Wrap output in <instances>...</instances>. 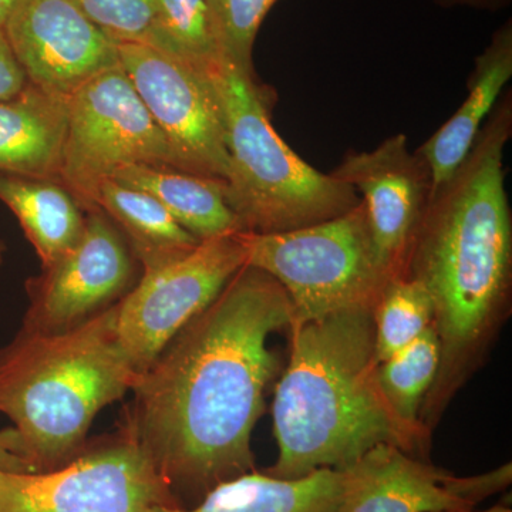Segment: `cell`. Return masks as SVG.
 Segmentation results:
<instances>
[{"label": "cell", "mask_w": 512, "mask_h": 512, "mask_svg": "<svg viewBox=\"0 0 512 512\" xmlns=\"http://www.w3.org/2000/svg\"><path fill=\"white\" fill-rule=\"evenodd\" d=\"M292 320L285 289L245 265L138 376L124 424L180 507L255 471L252 433L281 367L268 340Z\"/></svg>", "instance_id": "1"}, {"label": "cell", "mask_w": 512, "mask_h": 512, "mask_svg": "<svg viewBox=\"0 0 512 512\" xmlns=\"http://www.w3.org/2000/svg\"><path fill=\"white\" fill-rule=\"evenodd\" d=\"M512 92L497 106L454 173L431 191L403 276L433 303L440 365L419 420L433 431L494 348L512 309V217L505 151Z\"/></svg>", "instance_id": "2"}, {"label": "cell", "mask_w": 512, "mask_h": 512, "mask_svg": "<svg viewBox=\"0 0 512 512\" xmlns=\"http://www.w3.org/2000/svg\"><path fill=\"white\" fill-rule=\"evenodd\" d=\"M288 332L272 404L278 458L266 474L343 470L380 444L426 458L430 436L397 419L377 382L373 308L292 320Z\"/></svg>", "instance_id": "3"}, {"label": "cell", "mask_w": 512, "mask_h": 512, "mask_svg": "<svg viewBox=\"0 0 512 512\" xmlns=\"http://www.w3.org/2000/svg\"><path fill=\"white\" fill-rule=\"evenodd\" d=\"M116 303L64 332L20 329L0 350V413L35 473L79 456L97 414L137 382L117 335Z\"/></svg>", "instance_id": "4"}, {"label": "cell", "mask_w": 512, "mask_h": 512, "mask_svg": "<svg viewBox=\"0 0 512 512\" xmlns=\"http://www.w3.org/2000/svg\"><path fill=\"white\" fill-rule=\"evenodd\" d=\"M225 127V192L241 232L275 234L340 217L360 204L350 185L299 157L271 121V90L224 60L210 70Z\"/></svg>", "instance_id": "5"}, {"label": "cell", "mask_w": 512, "mask_h": 512, "mask_svg": "<svg viewBox=\"0 0 512 512\" xmlns=\"http://www.w3.org/2000/svg\"><path fill=\"white\" fill-rule=\"evenodd\" d=\"M247 265L275 279L292 303L293 320L353 308H375L390 276L380 261L365 205L292 231L238 232Z\"/></svg>", "instance_id": "6"}, {"label": "cell", "mask_w": 512, "mask_h": 512, "mask_svg": "<svg viewBox=\"0 0 512 512\" xmlns=\"http://www.w3.org/2000/svg\"><path fill=\"white\" fill-rule=\"evenodd\" d=\"M130 165L177 168L167 140L119 64L69 97L57 181L89 211L97 208L100 185Z\"/></svg>", "instance_id": "7"}, {"label": "cell", "mask_w": 512, "mask_h": 512, "mask_svg": "<svg viewBox=\"0 0 512 512\" xmlns=\"http://www.w3.org/2000/svg\"><path fill=\"white\" fill-rule=\"evenodd\" d=\"M160 505L180 507L124 423L55 470L0 471V512H151Z\"/></svg>", "instance_id": "8"}, {"label": "cell", "mask_w": 512, "mask_h": 512, "mask_svg": "<svg viewBox=\"0 0 512 512\" xmlns=\"http://www.w3.org/2000/svg\"><path fill=\"white\" fill-rule=\"evenodd\" d=\"M245 265V249L235 232L205 239L188 254L144 271L116 303L120 345L138 376Z\"/></svg>", "instance_id": "9"}, {"label": "cell", "mask_w": 512, "mask_h": 512, "mask_svg": "<svg viewBox=\"0 0 512 512\" xmlns=\"http://www.w3.org/2000/svg\"><path fill=\"white\" fill-rule=\"evenodd\" d=\"M120 66L173 151L178 170L227 180L220 100L210 76L146 43H119Z\"/></svg>", "instance_id": "10"}, {"label": "cell", "mask_w": 512, "mask_h": 512, "mask_svg": "<svg viewBox=\"0 0 512 512\" xmlns=\"http://www.w3.org/2000/svg\"><path fill=\"white\" fill-rule=\"evenodd\" d=\"M133 275V255L120 229L100 208L86 211L79 242L26 284L29 308L22 329H72L119 302Z\"/></svg>", "instance_id": "11"}, {"label": "cell", "mask_w": 512, "mask_h": 512, "mask_svg": "<svg viewBox=\"0 0 512 512\" xmlns=\"http://www.w3.org/2000/svg\"><path fill=\"white\" fill-rule=\"evenodd\" d=\"M28 82L70 97L119 66V47L94 25L77 0H16L3 25Z\"/></svg>", "instance_id": "12"}, {"label": "cell", "mask_w": 512, "mask_h": 512, "mask_svg": "<svg viewBox=\"0 0 512 512\" xmlns=\"http://www.w3.org/2000/svg\"><path fill=\"white\" fill-rule=\"evenodd\" d=\"M343 471L345 512L474 510L512 481L511 463L458 477L393 444L372 448Z\"/></svg>", "instance_id": "13"}, {"label": "cell", "mask_w": 512, "mask_h": 512, "mask_svg": "<svg viewBox=\"0 0 512 512\" xmlns=\"http://www.w3.org/2000/svg\"><path fill=\"white\" fill-rule=\"evenodd\" d=\"M359 195L380 261L390 276L403 275L407 255L433 183L409 138L387 137L370 151L350 150L329 173Z\"/></svg>", "instance_id": "14"}, {"label": "cell", "mask_w": 512, "mask_h": 512, "mask_svg": "<svg viewBox=\"0 0 512 512\" xmlns=\"http://www.w3.org/2000/svg\"><path fill=\"white\" fill-rule=\"evenodd\" d=\"M512 77V20L504 22L474 60L461 106L417 153L429 167L433 190L464 160Z\"/></svg>", "instance_id": "15"}, {"label": "cell", "mask_w": 512, "mask_h": 512, "mask_svg": "<svg viewBox=\"0 0 512 512\" xmlns=\"http://www.w3.org/2000/svg\"><path fill=\"white\" fill-rule=\"evenodd\" d=\"M69 97L33 84L0 101V173L57 180L62 168Z\"/></svg>", "instance_id": "16"}, {"label": "cell", "mask_w": 512, "mask_h": 512, "mask_svg": "<svg viewBox=\"0 0 512 512\" xmlns=\"http://www.w3.org/2000/svg\"><path fill=\"white\" fill-rule=\"evenodd\" d=\"M151 512H345V471L322 468L286 480L255 470L218 484L192 507Z\"/></svg>", "instance_id": "17"}, {"label": "cell", "mask_w": 512, "mask_h": 512, "mask_svg": "<svg viewBox=\"0 0 512 512\" xmlns=\"http://www.w3.org/2000/svg\"><path fill=\"white\" fill-rule=\"evenodd\" d=\"M110 180L153 195L198 241L241 232L227 201L225 181L158 165H130Z\"/></svg>", "instance_id": "18"}, {"label": "cell", "mask_w": 512, "mask_h": 512, "mask_svg": "<svg viewBox=\"0 0 512 512\" xmlns=\"http://www.w3.org/2000/svg\"><path fill=\"white\" fill-rule=\"evenodd\" d=\"M0 201L18 218L42 268L59 261L82 237L86 211L53 178L0 173Z\"/></svg>", "instance_id": "19"}, {"label": "cell", "mask_w": 512, "mask_h": 512, "mask_svg": "<svg viewBox=\"0 0 512 512\" xmlns=\"http://www.w3.org/2000/svg\"><path fill=\"white\" fill-rule=\"evenodd\" d=\"M97 208L120 229L144 271L188 254L201 242L153 195L116 180L100 185Z\"/></svg>", "instance_id": "20"}, {"label": "cell", "mask_w": 512, "mask_h": 512, "mask_svg": "<svg viewBox=\"0 0 512 512\" xmlns=\"http://www.w3.org/2000/svg\"><path fill=\"white\" fill-rule=\"evenodd\" d=\"M440 365L439 338L433 326L406 348L377 365V382L397 419L410 429L431 436L419 416Z\"/></svg>", "instance_id": "21"}, {"label": "cell", "mask_w": 512, "mask_h": 512, "mask_svg": "<svg viewBox=\"0 0 512 512\" xmlns=\"http://www.w3.org/2000/svg\"><path fill=\"white\" fill-rule=\"evenodd\" d=\"M373 326L376 359L382 363L433 326L429 293L407 276H393L373 308Z\"/></svg>", "instance_id": "22"}, {"label": "cell", "mask_w": 512, "mask_h": 512, "mask_svg": "<svg viewBox=\"0 0 512 512\" xmlns=\"http://www.w3.org/2000/svg\"><path fill=\"white\" fill-rule=\"evenodd\" d=\"M148 45L202 70L221 62L207 0H156V20Z\"/></svg>", "instance_id": "23"}, {"label": "cell", "mask_w": 512, "mask_h": 512, "mask_svg": "<svg viewBox=\"0 0 512 512\" xmlns=\"http://www.w3.org/2000/svg\"><path fill=\"white\" fill-rule=\"evenodd\" d=\"M221 60L255 73L254 46L266 15L279 0H207Z\"/></svg>", "instance_id": "24"}, {"label": "cell", "mask_w": 512, "mask_h": 512, "mask_svg": "<svg viewBox=\"0 0 512 512\" xmlns=\"http://www.w3.org/2000/svg\"><path fill=\"white\" fill-rule=\"evenodd\" d=\"M94 25L119 43L150 42L156 0H77Z\"/></svg>", "instance_id": "25"}, {"label": "cell", "mask_w": 512, "mask_h": 512, "mask_svg": "<svg viewBox=\"0 0 512 512\" xmlns=\"http://www.w3.org/2000/svg\"><path fill=\"white\" fill-rule=\"evenodd\" d=\"M28 83L25 70L16 59L8 36L0 26V101L18 96Z\"/></svg>", "instance_id": "26"}, {"label": "cell", "mask_w": 512, "mask_h": 512, "mask_svg": "<svg viewBox=\"0 0 512 512\" xmlns=\"http://www.w3.org/2000/svg\"><path fill=\"white\" fill-rule=\"evenodd\" d=\"M0 471L35 473L13 429L0 430Z\"/></svg>", "instance_id": "27"}, {"label": "cell", "mask_w": 512, "mask_h": 512, "mask_svg": "<svg viewBox=\"0 0 512 512\" xmlns=\"http://www.w3.org/2000/svg\"><path fill=\"white\" fill-rule=\"evenodd\" d=\"M441 8H470L484 12H498L510 5L511 0H431Z\"/></svg>", "instance_id": "28"}, {"label": "cell", "mask_w": 512, "mask_h": 512, "mask_svg": "<svg viewBox=\"0 0 512 512\" xmlns=\"http://www.w3.org/2000/svg\"><path fill=\"white\" fill-rule=\"evenodd\" d=\"M16 0H0V26L5 25L10 10L15 6Z\"/></svg>", "instance_id": "29"}, {"label": "cell", "mask_w": 512, "mask_h": 512, "mask_svg": "<svg viewBox=\"0 0 512 512\" xmlns=\"http://www.w3.org/2000/svg\"><path fill=\"white\" fill-rule=\"evenodd\" d=\"M443 512H512L510 507L505 505H495V507L488 508V510L477 511V510H460V511H443Z\"/></svg>", "instance_id": "30"}, {"label": "cell", "mask_w": 512, "mask_h": 512, "mask_svg": "<svg viewBox=\"0 0 512 512\" xmlns=\"http://www.w3.org/2000/svg\"><path fill=\"white\" fill-rule=\"evenodd\" d=\"M6 247L2 241H0V265H2L3 258H5Z\"/></svg>", "instance_id": "31"}]
</instances>
